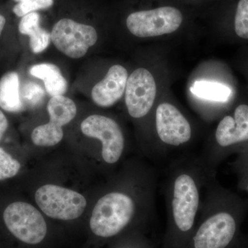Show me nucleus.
Returning <instances> with one entry per match:
<instances>
[{
  "label": "nucleus",
  "mask_w": 248,
  "mask_h": 248,
  "mask_svg": "<svg viewBox=\"0 0 248 248\" xmlns=\"http://www.w3.org/2000/svg\"><path fill=\"white\" fill-rule=\"evenodd\" d=\"M211 170L198 155L182 156L168 164L164 183L167 223L163 248H186L198 219L204 185Z\"/></svg>",
  "instance_id": "obj_1"
},
{
  "label": "nucleus",
  "mask_w": 248,
  "mask_h": 248,
  "mask_svg": "<svg viewBox=\"0 0 248 248\" xmlns=\"http://www.w3.org/2000/svg\"><path fill=\"white\" fill-rule=\"evenodd\" d=\"M248 212V200L222 186L217 171H210L198 219L186 248H232Z\"/></svg>",
  "instance_id": "obj_2"
},
{
  "label": "nucleus",
  "mask_w": 248,
  "mask_h": 248,
  "mask_svg": "<svg viewBox=\"0 0 248 248\" xmlns=\"http://www.w3.org/2000/svg\"><path fill=\"white\" fill-rule=\"evenodd\" d=\"M155 202H141L131 194L112 191L97 201L90 221L91 231L99 237H114L133 223L139 211L156 214Z\"/></svg>",
  "instance_id": "obj_3"
},
{
  "label": "nucleus",
  "mask_w": 248,
  "mask_h": 248,
  "mask_svg": "<svg viewBox=\"0 0 248 248\" xmlns=\"http://www.w3.org/2000/svg\"><path fill=\"white\" fill-rule=\"evenodd\" d=\"M215 144L198 155L203 164L212 170L248 145V106L241 104L233 115H226L218 123L215 133Z\"/></svg>",
  "instance_id": "obj_4"
},
{
  "label": "nucleus",
  "mask_w": 248,
  "mask_h": 248,
  "mask_svg": "<svg viewBox=\"0 0 248 248\" xmlns=\"http://www.w3.org/2000/svg\"><path fill=\"white\" fill-rule=\"evenodd\" d=\"M155 126L159 142L164 146L159 161L168 158V152L188 144L193 135L190 122L170 103H162L156 108Z\"/></svg>",
  "instance_id": "obj_5"
},
{
  "label": "nucleus",
  "mask_w": 248,
  "mask_h": 248,
  "mask_svg": "<svg viewBox=\"0 0 248 248\" xmlns=\"http://www.w3.org/2000/svg\"><path fill=\"white\" fill-rule=\"evenodd\" d=\"M3 221L10 234L24 244H40L47 233V225L40 212L26 202L9 204L3 213Z\"/></svg>",
  "instance_id": "obj_6"
},
{
  "label": "nucleus",
  "mask_w": 248,
  "mask_h": 248,
  "mask_svg": "<svg viewBox=\"0 0 248 248\" xmlns=\"http://www.w3.org/2000/svg\"><path fill=\"white\" fill-rule=\"evenodd\" d=\"M35 202L50 218L70 221L84 213L86 200L79 192L52 184L42 186L35 192Z\"/></svg>",
  "instance_id": "obj_7"
},
{
  "label": "nucleus",
  "mask_w": 248,
  "mask_h": 248,
  "mask_svg": "<svg viewBox=\"0 0 248 248\" xmlns=\"http://www.w3.org/2000/svg\"><path fill=\"white\" fill-rule=\"evenodd\" d=\"M182 13L171 6L133 13L127 18L129 31L136 37H152L172 33L180 27Z\"/></svg>",
  "instance_id": "obj_8"
},
{
  "label": "nucleus",
  "mask_w": 248,
  "mask_h": 248,
  "mask_svg": "<svg viewBox=\"0 0 248 248\" xmlns=\"http://www.w3.org/2000/svg\"><path fill=\"white\" fill-rule=\"evenodd\" d=\"M53 45L69 58H82L97 41L93 27L70 19H62L55 24L50 33Z\"/></svg>",
  "instance_id": "obj_9"
},
{
  "label": "nucleus",
  "mask_w": 248,
  "mask_h": 248,
  "mask_svg": "<svg viewBox=\"0 0 248 248\" xmlns=\"http://www.w3.org/2000/svg\"><path fill=\"white\" fill-rule=\"evenodd\" d=\"M81 130L86 136L102 142V159L107 164L120 161L125 149V138L117 122L106 116L91 115L81 122Z\"/></svg>",
  "instance_id": "obj_10"
},
{
  "label": "nucleus",
  "mask_w": 248,
  "mask_h": 248,
  "mask_svg": "<svg viewBox=\"0 0 248 248\" xmlns=\"http://www.w3.org/2000/svg\"><path fill=\"white\" fill-rule=\"evenodd\" d=\"M156 93V83L151 72L143 68L133 71L125 87V102L130 117H146L154 105Z\"/></svg>",
  "instance_id": "obj_11"
},
{
  "label": "nucleus",
  "mask_w": 248,
  "mask_h": 248,
  "mask_svg": "<svg viewBox=\"0 0 248 248\" xmlns=\"http://www.w3.org/2000/svg\"><path fill=\"white\" fill-rule=\"evenodd\" d=\"M128 81V72L121 65H114L105 78L93 87L91 97L99 107L108 108L123 96Z\"/></svg>",
  "instance_id": "obj_12"
},
{
  "label": "nucleus",
  "mask_w": 248,
  "mask_h": 248,
  "mask_svg": "<svg viewBox=\"0 0 248 248\" xmlns=\"http://www.w3.org/2000/svg\"><path fill=\"white\" fill-rule=\"evenodd\" d=\"M40 15L32 12L22 17L19 24V32L30 37V47L34 53L43 52L51 40L50 34L40 27Z\"/></svg>",
  "instance_id": "obj_13"
},
{
  "label": "nucleus",
  "mask_w": 248,
  "mask_h": 248,
  "mask_svg": "<svg viewBox=\"0 0 248 248\" xmlns=\"http://www.w3.org/2000/svg\"><path fill=\"white\" fill-rule=\"evenodd\" d=\"M30 73L44 81L46 91L52 97L63 95L66 93L68 84L56 65L49 63L34 65L31 68Z\"/></svg>",
  "instance_id": "obj_14"
},
{
  "label": "nucleus",
  "mask_w": 248,
  "mask_h": 248,
  "mask_svg": "<svg viewBox=\"0 0 248 248\" xmlns=\"http://www.w3.org/2000/svg\"><path fill=\"white\" fill-rule=\"evenodd\" d=\"M0 108L10 112L24 110L20 99L19 76L16 72L6 73L0 79Z\"/></svg>",
  "instance_id": "obj_15"
},
{
  "label": "nucleus",
  "mask_w": 248,
  "mask_h": 248,
  "mask_svg": "<svg viewBox=\"0 0 248 248\" xmlns=\"http://www.w3.org/2000/svg\"><path fill=\"white\" fill-rule=\"evenodd\" d=\"M50 123L62 127L71 122L77 114L76 104L63 95L53 97L47 105Z\"/></svg>",
  "instance_id": "obj_16"
},
{
  "label": "nucleus",
  "mask_w": 248,
  "mask_h": 248,
  "mask_svg": "<svg viewBox=\"0 0 248 248\" xmlns=\"http://www.w3.org/2000/svg\"><path fill=\"white\" fill-rule=\"evenodd\" d=\"M190 91L197 97L220 102H227L232 93L226 85L207 81H195L191 86Z\"/></svg>",
  "instance_id": "obj_17"
},
{
  "label": "nucleus",
  "mask_w": 248,
  "mask_h": 248,
  "mask_svg": "<svg viewBox=\"0 0 248 248\" xmlns=\"http://www.w3.org/2000/svg\"><path fill=\"white\" fill-rule=\"evenodd\" d=\"M63 137L62 127L48 123L39 125L32 130L31 140L38 146L49 147L58 144Z\"/></svg>",
  "instance_id": "obj_18"
},
{
  "label": "nucleus",
  "mask_w": 248,
  "mask_h": 248,
  "mask_svg": "<svg viewBox=\"0 0 248 248\" xmlns=\"http://www.w3.org/2000/svg\"><path fill=\"white\" fill-rule=\"evenodd\" d=\"M45 97V90L35 81H28L20 89V99L24 109L38 107Z\"/></svg>",
  "instance_id": "obj_19"
},
{
  "label": "nucleus",
  "mask_w": 248,
  "mask_h": 248,
  "mask_svg": "<svg viewBox=\"0 0 248 248\" xmlns=\"http://www.w3.org/2000/svg\"><path fill=\"white\" fill-rule=\"evenodd\" d=\"M20 169V163L0 147V181L14 177Z\"/></svg>",
  "instance_id": "obj_20"
},
{
  "label": "nucleus",
  "mask_w": 248,
  "mask_h": 248,
  "mask_svg": "<svg viewBox=\"0 0 248 248\" xmlns=\"http://www.w3.org/2000/svg\"><path fill=\"white\" fill-rule=\"evenodd\" d=\"M235 32L241 38L248 39V0H240L234 22Z\"/></svg>",
  "instance_id": "obj_21"
},
{
  "label": "nucleus",
  "mask_w": 248,
  "mask_h": 248,
  "mask_svg": "<svg viewBox=\"0 0 248 248\" xmlns=\"http://www.w3.org/2000/svg\"><path fill=\"white\" fill-rule=\"evenodd\" d=\"M53 4V0H22L14 6L13 11L18 17H22L37 10L48 9Z\"/></svg>",
  "instance_id": "obj_22"
},
{
  "label": "nucleus",
  "mask_w": 248,
  "mask_h": 248,
  "mask_svg": "<svg viewBox=\"0 0 248 248\" xmlns=\"http://www.w3.org/2000/svg\"><path fill=\"white\" fill-rule=\"evenodd\" d=\"M233 171L236 175L248 171V145L236 155V159L232 164Z\"/></svg>",
  "instance_id": "obj_23"
},
{
  "label": "nucleus",
  "mask_w": 248,
  "mask_h": 248,
  "mask_svg": "<svg viewBox=\"0 0 248 248\" xmlns=\"http://www.w3.org/2000/svg\"><path fill=\"white\" fill-rule=\"evenodd\" d=\"M236 177H237L238 188L246 192L248 197V171L236 175Z\"/></svg>",
  "instance_id": "obj_24"
},
{
  "label": "nucleus",
  "mask_w": 248,
  "mask_h": 248,
  "mask_svg": "<svg viewBox=\"0 0 248 248\" xmlns=\"http://www.w3.org/2000/svg\"><path fill=\"white\" fill-rule=\"evenodd\" d=\"M8 127H9V122H8L7 118L3 113L2 111L0 110V141L6 133Z\"/></svg>",
  "instance_id": "obj_25"
},
{
  "label": "nucleus",
  "mask_w": 248,
  "mask_h": 248,
  "mask_svg": "<svg viewBox=\"0 0 248 248\" xmlns=\"http://www.w3.org/2000/svg\"><path fill=\"white\" fill-rule=\"evenodd\" d=\"M5 24H6V19H5L4 16L0 15V36L1 35Z\"/></svg>",
  "instance_id": "obj_26"
},
{
  "label": "nucleus",
  "mask_w": 248,
  "mask_h": 248,
  "mask_svg": "<svg viewBox=\"0 0 248 248\" xmlns=\"http://www.w3.org/2000/svg\"><path fill=\"white\" fill-rule=\"evenodd\" d=\"M15 1H16V2H19V1H22V0H14Z\"/></svg>",
  "instance_id": "obj_27"
}]
</instances>
